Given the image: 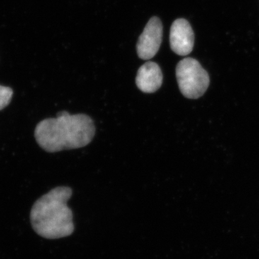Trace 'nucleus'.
<instances>
[{"label": "nucleus", "instance_id": "2", "mask_svg": "<svg viewBox=\"0 0 259 259\" xmlns=\"http://www.w3.org/2000/svg\"><path fill=\"white\" fill-rule=\"evenodd\" d=\"M71 195L70 187H58L34 203L30 211V222L37 235L47 239H59L72 234L73 213L67 206Z\"/></svg>", "mask_w": 259, "mask_h": 259}, {"label": "nucleus", "instance_id": "5", "mask_svg": "<svg viewBox=\"0 0 259 259\" xmlns=\"http://www.w3.org/2000/svg\"><path fill=\"white\" fill-rule=\"evenodd\" d=\"M194 34L190 23L183 18L177 19L170 30L171 50L180 56H187L193 50Z\"/></svg>", "mask_w": 259, "mask_h": 259}, {"label": "nucleus", "instance_id": "6", "mask_svg": "<svg viewBox=\"0 0 259 259\" xmlns=\"http://www.w3.org/2000/svg\"><path fill=\"white\" fill-rule=\"evenodd\" d=\"M136 83L143 93H155L161 88L163 83L161 68L156 63L148 61L139 68Z\"/></svg>", "mask_w": 259, "mask_h": 259}, {"label": "nucleus", "instance_id": "7", "mask_svg": "<svg viewBox=\"0 0 259 259\" xmlns=\"http://www.w3.org/2000/svg\"><path fill=\"white\" fill-rule=\"evenodd\" d=\"M13 95V90L11 88L0 85V111L8 106Z\"/></svg>", "mask_w": 259, "mask_h": 259}, {"label": "nucleus", "instance_id": "4", "mask_svg": "<svg viewBox=\"0 0 259 259\" xmlns=\"http://www.w3.org/2000/svg\"><path fill=\"white\" fill-rule=\"evenodd\" d=\"M162 35L163 26L161 21L157 17H153L139 37L137 44L139 58L144 60H149L154 57L161 47Z\"/></svg>", "mask_w": 259, "mask_h": 259}, {"label": "nucleus", "instance_id": "3", "mask_svg": "<svg viewBox=\"0 0 259 259\" xmlns=\"http://www.w3.org/2000/svg\"><path fill=\"white\" fill-rule=\"evenodd\" d=\"M176 76L181 93L187 98H199L209 85L208 73L192 58H186L178 63Z\"/></svg>", "mask_w": 259, "mask_h": 259}, {"label": "nucleus", "instance_id": "1", "mask_svg": "<svg viewBox=\"0 0 259 259\" xmlns=\"http://www.w3.org/2000/svg\"><path fill=\"white\" fill-rule=\"evenodd\" d=\"M95 135V125L90 116L66 111L58 113L56 118L40 121L35 129L37 144L49 153L84 147Z\"/></svg>", "mask_w": 259, "mask_h": 259}]
</instances>
